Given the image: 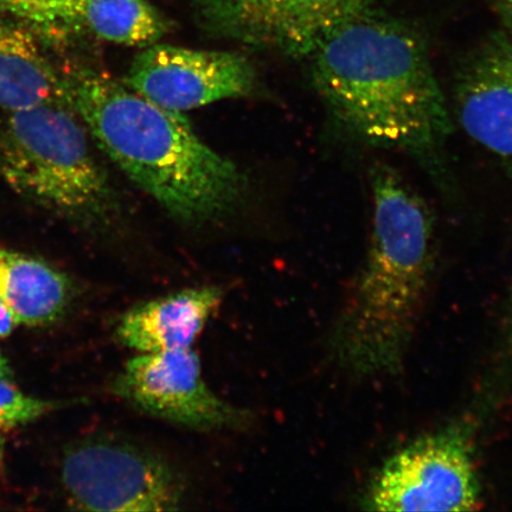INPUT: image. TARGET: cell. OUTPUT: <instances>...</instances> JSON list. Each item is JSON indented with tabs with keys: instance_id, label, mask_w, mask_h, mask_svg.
I'll return each mask as SVG.
<instances>
[{
	"instance_id": "obj_1",
	"label": "cell",
	"mask_w": 512,
	"mask_h": 512,
	"mask_svg": "<svg viewBox=\"0 0 512 512\" xmlns=\"http://www.w3.org/2000/svg\"><path fill=\"white\" fill-rule=\"evenodd\" d=\"M310 59L313 85L345 132L439 164L452 119L411 25L369 9L326 36Z\"/></svg>"
},
{
	"instance_id": "obj_2",
	"label": "cell",
	"mask_w": 512,
	"mask_h": 512,
	"mask_svg": "<svg viewBox=\"0 0 512 512\" xmlns=\"http://www.w3.org/2000/svg\"><path fill=\"white\" fill-rule=\"evenodd\" d=\"M67 99L96 144L178 221L202 226L238 208L246 177L171 111L98 69L63 75Z\"/></svg>"
},
{
	"instance_id": "obj_3",
	"label": "cell",
	"mask_w": 512,
	"mask_h": 512,
	"mask_svg": "<svg viewBox=\"0 0 512 512\" xmlns=\"http://www.w3.org/2000/svg\"><path fill=\"white\" fill-rule=\"evenodd\" d=\"M370 185L366 261L330 339L332 356L357 376L400 369L433 270L434 220L426 202L387 165L374 166Z\"/></svg>"
},
{
	"instance_id": "obj_4",
	"label": "cell",
	"mask_w": 512,
	"mask_h": 512,
	"mask_svg": "<svg viewBox=\"0 0 512 512\" xmlns=\"http://www.w3.org/2000/svg\"><path fill=\"white\" fill-rule=\"evenodd\" d=\"M87 128L68 101L10 113L0 127V176L19 195L83 221L118 210Z\"/></svg>"
},
{
	"instance_id": "obj_5",
	"label": "cell",
	"mask_w": 512,
	"mask_h": 512,
	"mask_svg": "<svg viewBox=\"0 0 512 512\" xmlns=\"http://www.w3.org/2000/svg\"><path fill=\"white\" fill-rule=\"evenodd\" d=\"M61 478L69 501L88 511H175L189 507L187 473L158 448L121 435L70 447Z\"/></svg>"
},
{
	"instance_id": "obj_6",
	"label": "cell",
	"mask_w": 512,
	"mask_h": 512,
	"mask_svg": "<svg viewBox=\"0 0 512 512\" xmlns=\"http://www.w3.org/2000/svg\"><path fill=\"white\" fill-rule=\"evenodd\" d=\"M111 393L151 418L196 432H240L254 415L217 395L194 348L136 354L114 377Z\"/></svg>"
},
{
	"instance_id": "obj_7",
	"label": "cell",
	"mask_w": 512,
	"mask_h": 512,
	"mask_svg": "<svg viewBox=\"0 0 512 512\" xmlns=\"http://www.w3.org/2000/svg\"><path fill=\"white\" fill-rule=\"evenodd\" d=\"M479 496L467 439L446 431L390 457L371 482L366 504L374 511H472Z\"/></svg>"
},
{
	"instance_id": "obj_8",
	"label": "cell",
	"mask_w": 512,
	"mask_h": 512,
	"mask_svg": "<svg viewBox=\"0 0 512 512\" xmlns=\"http://www.w3.org/2000/svg\"><path fill=\"white\" fill-rule=\"evenodd\" d=\"M375 0H194L211 34L293 57H310L324 38Z\"/></svg>"
},
{
	"instance_id": "obj_9",
	"label": "cell",
	"mask_w": 512,
	"mask_h": 512,
	"mask_svg": "<svg viewBox=\"0 0 512 512\" xmlns=\"http://www.w3.org/2000/svg\"><path fill=\"white\" fill-rule=\"evenodd\" d=\"M124 82L155 104L182 113L251 94L256 74L236 53L155 43L136 56Z\"/></svg>"
},
{
	"instance_id": "obj_10",
	"label": "cell",
	"mask_w": 512,
	"mask_h": 512,
	"mask_svg": "<svg viewBox=\"0 0 512 512\" xmlns=\"http://www.w3.org/2000/svg\"><path fill=\"white\" fill-rule=\"evenodd\" d=\"M453 98L467 136L512 176V36L494 34L467 57Z\"/></svg>"
},
{
	"instance_id": "obj_11",
	"label": "cell",
	"mask_w": 512,
	"mask_h": 512,
	"mask_svg": "<svg viewBox=\"0 0 512 512\" xmlns=\"http://www.w3.org/2000/svg\"><path fill=\"white\" fill-rule=\"evenodd\" d=\"M8 15L53 34L91 35L125 47L152 46L171 30L147 0H23Z\"/></svg>"
},
{
	"instance_id": "obj_12",
	"label": "cell",
	"mask_w": 512,
	"mask_h": 512,
	"mask_svg": "<svg viewBox=\"0 0 512 512\" xmlns=\"http://www.w3.org/2000/svg\"><path fill=\"white\" fill-rule=\"evenodd\" d=\"M223 298L220 287L198 286L147 300L120 317L115 336L136 354L194 348Z\"/></svg>"
},
{
	"instance_id": "obj_13",
	"label": "cell",
	"mask_w": 512,
	"mask_h": 512,
	"mask_svg": "<svg viewBox=\"0 0 512 512\" xmlns=\"http://www.w3.org/2000/svg\"><path fill=\"white\" fill-rule=\"evenodd\" d=\"M56 101H68L63 75L28 30L0 22V108L15 113Z\"/></svg>"
},
{
	"instance_id": "obj_14",
	"label": "cell",
	"mask_w": 512,
	"mask_h": 512,
	"mask_svg": "<svg viewBox=\"0 0 512 512\" xmlns=\"http://www.w3.org/2000/svg\"><path fill=\"white\" fill-rule=\"evenodd\" d=\"M72 298L69 280L44 262L0 249V303L18 324L41 326L59 319Z\"/></svg>"
},
{
	"instance_id": "obj_15",
	"label": "cell",
	"mask_w": 512,
	"mask_h": 512,
	"mask_svg": "<svg viewBox=\"0 0 512 512\" xmlns=\"http://www.w3.org/2000/svg\"><path fill=\"white\" fill-rule=\"evenodd\" d=\"M50 408L49 402L30 398L8 379H0V431L28 424Z\"/></svg>"
},
{
	"instance_id": "obj_16",
	"label": "cell",
	"mask_w": 512,
	"mask_h": 512,
	"mask_svg": "<svg viewBox=\"0 0 512 512\" xmlns=\"http://www.w3.org/2000/svg\"><path fill=\"white\" fill-rule=\"evenodd\" d=\"M18 322L11 311L3 303H0V338L9 336L16 328Z\"/></svg>"
},
{
	"instance_id": "obj_17",
	"label": "cell",
	"mask_w": 512,
	"mask_h": 512,
	"mask_svg": "<svg viewBox=\"0 0 512 512\" xmlns=\"http://www.w3.org/2000/svg\"><path fill=\"white\" fill-rule=\"evenodd\" d=\"M11 370L6 362L4 356L0 354V379H9Z\"/></svg>"
},
{
	"instance_id": "obj_18",
	"label": "cell",
	"mask_w": 512,
	"mask_h": 512,
	"mask_svg": "<svg viewBox=\"0 0 512 512\" xmlns=\"http://www.w3.org/2000/svg\"><path fill=\"white\" fill-rule=\"evenodd\" d=\"M22 2V0H0V11L4 12L12 4Z\"/></svg>"
},
{
	"instance_id": "obj_19",
	"label": "cell",
	"mask_w": 512,
	"mask_h": 512,
	"mask_svg": "<svg viewBox=\"0 0 512 512\" xmlns=\"http://www.w3.org/2000/svg\"><path fill=\"white\" fill-rule=\"evenodd\" d=\"M4 439L2 437H0V459H2L3 457V453H4Z\"/></svg>"
}]
</instances>
